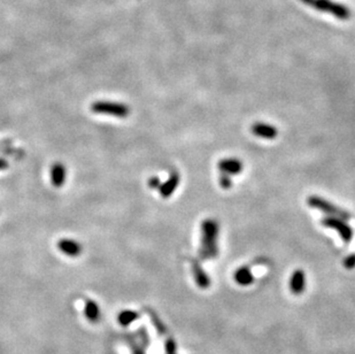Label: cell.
<instances>
[{
	"mask_svg": "<svg viewBox=\"0 0 355 354\" xmlns=\"http://www.w3.org/2000/svg\"><path fill=\"white\" fill-rule=\"evenodd\" d=\"M307 204L309 207L319 209V211L325 213L328 216L339 217L346 221L352 217V215L348 212H345L344 209L337 207L332 203L319 197V195H310V197L307 199Z\"/></svg>",
	"mask_w": 355,
	"mask_h": 354,
	"instance_id": "cell-3",
	"label": "cell"
},
{
	"mask_svg": "<svg viewBox=\"0 0 355 354\" xmlns=\"http://www.w3.org/2000/svg\"><path fill=\"white\" fill-rule=\"evenodd\" d=\"M344 266L347 269H353L355 267V254H351L347 258H345Z\"/></svg>",
	"mask_w": 355,
	"mask_h": 354,
	"instance_id": "cell-19",
	"label": "cell"
},
{
	"mask_svg": "<svg viewBox=\"0 0 355 354\" xmlns=\"http://www.w3.org/2000/svg\"><path fill=\"white\" fill-rule=\"evenodd\" d=\"M139 318V314L135 311H123L119 314V322L123 327H128L129 324H131L134 321H136Z\"/></svg>",
	"mask_w": 355,
	"mask_h": 354,
	"instance_id": "cell-15",
	"label": "cell"
},
{
	"mask_svg": "<svg viewBox=\"0 0 355 354\" xmlns=\"http://www.w3.org/2000/svg\"><path fill=\"white\" fill-rule=\"evenodd\" d=\"M217 167L221 170V173L228 174L230 176L238 175L242 170V162L239 159H236V158H226V159H222L218 162Z\"/></svg>",
	"mask_w": 355,
	"mask_h": 354,
	"instance_id": "cell-7",
	"label": "cell"
},
{
	"mask_svg": "<svg viewBox=\"0 0 355 354\" xmlns=\"http://www.w3.org/2000/svg\"><path fill=\"white\" fill-rule=\"evenodd\" d=\"M166 352L167 354H177L176 353V343L172 338L167 339L166 342Z\"/></svg>",
	"mask_w": 355,
	"mask_h": 354,
	"instance_id": "cell-18",
	"label": "cell"
},
{
	"mask_svg": "<svg viewBox=\"0 0 355 354\" xmlns=\"http://www.w3.org/2000/svg\"><path fill=\"white\" fill-rule=\"evenodd\" d=\"M51 181L54 186L60 188V186L63 185L64 181H66V169H64V166L61 164H55L52 166V169H51Z\"/></svg>",
	"mask_w": 355,
	"mask_h": 354,
	"instance_id": "cell-13",
	"label": "cell"
},
{
	"mask_svg": "<svg viewBox=\"0 0 355 354\" xmlns=\"http://www.w3.org/2000/svg\"><path fill=\"white\" fill-rule=\"evenodd\" d=\"M58 248L62 253L69 255V257H76V255L81 253L82 251L81 245H79L77 241L72 240V239L59 240Z\"/></svg>",
	"mask_w": 355,
	"mask_h": 354,
	"instance_id": "cell-12",
	"label": "cell"
},
{
	"mask_svg": "<svg viewBox=\"0 0 355 354\" xmlns=\"http://www.w3.org/2000/svg\"><path fill=\"white\" fill-rule=\"evenodd\" d=\"M151 319H152V321H153V323L156 324V327H157V329H158V331L160 333V335H165V334H166V328H165V325H163V324L161 323V321L157 318L156 314L151 313Z\"/></svg>",
	"mask_w": 355,
	"mask_h": 354,
	"instance_id": "cell-17",
	"label": "cell"
},
{
	"mask_svg": "<svg viewBox=\"0 0 355 354\" xmlns=\"http://www.w3.org/2000/svg\"><path fill=\"white\" fill-rule=\"evenodd\" d=\"M300 2L316 11L331 14L339 20H348L351 17V9L334 0H300Z\"/></svg>",
	"mask_w": 355,
	"mask_h": 354,
	"instance_id": "cell-2",
	"label": "cell"
},
{
	"mask_svg": "<svg viewBox=\"0 0 355 354\" xmlns=\"http://www.w3.org/2000/svg\"><path fill=\"white\" fill-rule=\"evenodd\" d=\"M218 182H219V185H221L222 188H223V189H226V190L230 189V188H231V185H232V181H231L230 175L224 174V173L221 174V177H219Z\"/></svg>",
	"mask_w": 355,
	"mask_h": 354,
	"instance_id": "cell-16",
	"label": "cell"
},
{
	"mask_svg": "<svg viewBox=\"0 0 355 354\" xmlns=\"http://www.w3.org/2000/svg\"><path fill=\"white\" fill-rule=\"evenodd\" d=\"M321 225L337 231L344 243L348 244L353 238V229L346 222V220H343V218L335 216H326L321 221Z\"/></svg>",
	"mask_w": 355,
	"mask_h": 354,
	"instance_id": "cell-5",
	"label": "cell"
},
{
	"mask_svg": "<svg viewBox=\"0 0 355 354\" xmlns=\"http://www.w3.org/2000/svg\"><path fill=\"white\" fill-rule=\"evenodd\" d=\"M7 167V162L5 161L4 159H0V170L2 169H5Z\"/></svg>",
	"mask_w": 355,
	"mask_h": 354,
	"instance_id": "cell-21",
	"label": "cell"
},
{
	"mask_svg": "<svg viewBox=\"0 0 355 354\" xmlns=\"http://www.w3.org/2000/svg\"><path fill=\"white\" fill-rule=\"evenodd\" d=\"M233 278H235L236 283H238L241 286L251 285V284L254 282V275L252 274L251 268L247 267V266L238 268L235 274H233Z\"/></svg>",
	"mask_w": 355,
	"mask_h": 354,
	"instance_id": "cell-11",
	"label": "cell"
},
{
	"mask_svg": "<svg viewBox=\"0 0 355 354\" xmlns=\"http://www.w3.org/2000/svg\"><path fill=\"white\" fill-rule=\"evenodd\" d=\"M91 109L98 114L112 115L116 118H127L130 112L128 106L110 101H97L92 104Z\"/></svg>",
	"mask_w": 355,
	"mask_h": 354,
	"instance_id": "cell-4",
	"label": "cell"
},
{
	"mask_svg": "<svg viewBox=\"0 0 355 354\" xmlns=\"http://www.w3.org/2000/svg\"><path fill=\"white\" fill-rule=\"evenodd\" d=\"M306 289V275L303 273V270L297 269L294 270L293 274L290 278V290L293 295L299 296L301 293L305 292Z\"/></svg>",
	"mask_w": 355,
	"mask_h": 354,
	"instance_id": "cell-9",
	"label": "cell"
},
{
	"mask_svg": "<svg viewBox=\"0 0 355 354\" xmlns=\"http://www.w3.org/2000/svg\"><path fill=\"white\" fill-rule=\"evenodd\" d=\"M191 269H192V274L194 277V281L197 283V285L203 289V290H206L209 286H211V278H209L208 275L205 272L203 266L200 264L198 259H191Z\"/></svg>",
	"mask_w": 355,
	"mask_h": 354,
	"instance_id": "cell-6",
	"label": "cell"
},
{
	"mask_svg": "<svg viewBox=\"0 0 355 354\" xmlns=\"http://www.w3.org/2000/svg\"><path fill=\"white\" fill-rule=\"evenodd\" d=\"M148 185L151 186L152 189H159V188H160V185H161L160 180H159L158 177H152V179L148 181Z\"/></svg>",
	"mask_w": 355,
	"mask_h": 354,
	"instance_id": "cell-20",
	"label": "cell"
},
{
	"mask_svg": "<svg viewBox=\"0 0 355 354\" xmlns=\"http://www.w3.org/2000/svg\"><path fill=\"white\" fill-rule=\"evenodd\" d=\"M251 131L255 136L264 139H275L278 135V130L274 125L262 122H256L251 127Z\"/></svg>",
	"mask_w": 355,
	"mask_h": 354,
	"instance_id": "cell-8",
	"label": "cell"
},
{
	"mask_svg": "<svg viewBox=\"0 0 355 354\" xmlns=\"http://www.w3.org/2000/svg\"><path fill=\"white\" fill-rule=\"evenodd\" d=\"M180 184V175L174 171V173H171L169 179H168L167 182L160 185V188H159V191H160V194L162 198H169L170 195L175 192V190L177 189V186Z\"/></svg>",
	"mask_w": 355,
	"mask_h": 354,
	"instance_id": "cell-10",
	"label": "cell"
},
{
	"mask_svg": "<svg viewBox=\"0 0 355 354\" xmlns=\"http://www.w3.org/2000/svg\"><path fill=\"white\" fill-rule=\"evenodd\" d=\"M218 232V223L213 218H207L202 223V239H200V248L198 252L200 260L206 261V260L217 257Z\"/></svg>",
	"mask_w": 355,
	"mask_h": 354,
	"instance_id": "cell-1",
	"label": "cell"
},
{
	"mask_svg": "<svg viewBox=\"0 0 355 354\" xmlns=\"http://www.w3.org/2000/svg\"><path fill=\"white\" fill-rule=\"evenodd\" d=\"M86 319L91 322H97L100 319V308L97 305V302L93 300H87L85 304V309H84Z\"/></svg>",
	"mask_w": 355,
	"mask_h": 354,
	"instance_id": "cell-14",
	"label": "cell"
}]
</instances>
